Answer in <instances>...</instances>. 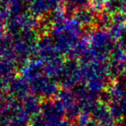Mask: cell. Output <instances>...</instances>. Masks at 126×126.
<instances>
[{"instance_id":"obj_1","label":"cell","mask_w":126,"mask_h":126,"mask_svg":"<svg viewBox=\"0 0 126 126\" xmlns=\"http://www.w3.org/2000/svg\"><path fill=\"white\" fill-rule=\"evenodd\" d=\"M109 60L112 75L120 76L124 74L126 70V50L116 43Z\"/></svg>"},{"instance_id":"obj_2","label":"cell","mask_w":126,"mask_h":126,"mask_svg":"<svg viewBox=\"0 0 126 126\" xmlns=\"http://www.w3.org/2000/svg\"><path fill=\"white\" fill-rule=\"evenodd\" d=\"M96 117L100 126H116L117 121L112 114L108 104L101 103L96 109Z\"/></svg>"},{"instance_id":"obj_3","label":"cell","mask_w":126,"mask_h":126,"mask_svg":"<svg viewBox=\"0 0 126 126\" xmlns=\"http://www.w3.org/2000/svg\"><path fill=\"white\" fill-rule=\"evenodd\" d=\"M119 104L121 105V108L122 109V112H123L124 118H125V117H126V85L125 87V91H124L123 96H122L121 99L120 100V101H119Z\"/></svg>"},{"instance_id":"obj_4","label":"cell","mask_w":126,"mask_h":126,"mask_svg":"<svg viewBox=\"0 0 126 126\" xmlns=\"http://www.w3.org/2000/svg\"><path fill=\"white\" fill-rule=\"evenodd\" d=\"M117 44L121 47L122 49H124L125 50H126V31L121 34V36L117 40Z\"/></svg>"},{"instance_id":"obj_5","label":"cell","mask_w":126,"mask_h":126,"mask_svg":"<svg viewBox=\"0 0 126 126\" xmlns=\"http://www.w3.org/2000/svg\"><path fill=\"white\" fill-rule=\"evenodd\" d=\"M121 12H122L123 14H125L126 15V0H125V1L122 2V3H121Z\"/></svg>"},{"instance_id":"obj_6","label":"cell","mask_w":126,"mask_h":126,"mask_svg":"<svg viewBox=\"0 0 126 126\" xmlns=\"http://www.w3.org/2000/svg\"><path fill=\"white\" fill-rule=\"evenodd\" d=\"M116 126H126V121H121L117 123V125Z\"/></svg>"},{"instance_id":"obj_7","label":"cell","mask_w":126,"mask_h":126,"mask_svg":"<svg viewBox=\"0 0 126 126\" xmlns=\"http://www.w3.org/2000/svg\"><path fill=\"white\" fill-rule=\"evenodd\" d=\"M123 75H124V76H125V77L126 78V70H125V72L124 73V74H123Z\"/></svg>"}]
</instances>
